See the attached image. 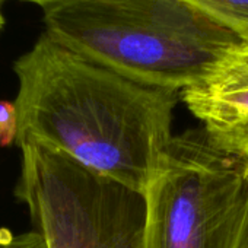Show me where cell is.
Listing matches in <instances>:
<instances>
[{"instance_id": "obj_1", "label": "cell", "mask_w": 248, "mask_h": 248, "mask_svg": "<svg viewBox=\"0 0 248 248\" xmlns=\"http://www.w3.org/2000/svg\"><path fill=\"white\" fill-rule=\"evenodd\" d=\"M16 146L37 143L145 193L172 140L181 92L124 78L43 32L14 63Z\"/></svg>"}, {"instance_id": "obj_2", "label": "cell", "mask_w": 248, "mask_h": 248, "mask_svg": "<svg viewBox=\"0 0 248 248\" xmlns=\"http://www.w3.org/2000/svg\"><path fill=\"white\" fill-rule=\"evenodd\" d=\"M46 34L135 82L184 89L244 38L188 0H60L43 9Z\"/></svg>"}, {"instance_id": "obj_3", "label": "cell", "mask_w": 248, "mask_h": 248, "mask_svg": "<svg viewBox=\"0 0 248 248\" xmlns=\"http://www.w3.org/2000/svg\"><path fill=\"white\" fill-rule=\"evenodd\" d=\"M143 199L140 248H248V162L204 127L174 135Z\"/></svg>"}, {"instance_id": "obj_4", "label": "cell", "mask_w": 248, "mask_h": 248, "mask_svg": "<svg viewBox=\"0 0 248 248\" xmlns=\"http://www.w3.org/2000/svg\"><path fill=\"white\" fill-rule=\"evenodd\" d=\"M19 148L15 197L47 248H140L143 194L57 151L37 143Z\"/></svg>"}, {"instance_id": "obj_5", "label": "cell", "mask_w": 248, "mask_h": 248, "mask_svg": "<svg viewBox=\"0 0 248 248\" xmlns=\"http://www.w3.org/2000/svg\"><path fill=\"white\" fill-rule=\"evenodd\" d=\"M209 132L248 126V40L231 50L200 82L181 92Z\"/></svg>"}, {"instance_id": "obj_6", "label": "cell", "mask_w": 248, "mask_h": 248, "mask_svg": "<svg viewBox=\"0 0 248 248\" xmlns=\"http://www.w3.org/2000/svg\"><path fill=\"white\" fill-rule=\"evenodd\" d=\"M222 25L248 40V0H188Z\"/></svg>"}, {"instance_id": "obj_7", "label": "cell", "mask_w": 248, "mask_h": 248, "mask_svg": "<svg viewBox=\"0 0 248 248\" xmlns=\"http://www.w3.org/2000/svg\"><path fill=\"white\" fill-rule=\"evenodd\" d=\"M18 138V111L15 102L0 101V146L16 145Z\"/></svg>"}, {"instance_id": "obj_8", "label": "cell", "mask_w": 248, "mask_h": 248, "mask_svg": "<svg viewBox=\"0 0 248 248\" xmlns=\"http://www.w3.org/2000/svg\"><path fill=\"white\" fill-rule=\"evenodd\" d=\"M0 248H47L43 236L35 231L15 233L11 229H0Z\"/></svg>"}, {"instance_id": "obj_9", "label": "cell", "mask_w": 248, "mask_h": 248, "mask_svg": "<svg viewBox=\"0 0 248 248\" xmlns=\"http://www.w3.org/2000/svg\"><path fill=\"white\" fill-rule=\"evenodd\" d=\"M207 130V129H206ZM220 143L239 154L248 162V126H241L223 132H210Z\"/></svg>"}, {"instance_id": "obj_10", "label": "cell", "mask_w": 248, "mask_h": 248, "mask_svg": "<svg viewBox=\"0 0 248 248\" xmlns=\"http://www.w3.org/2000/svg\"><path fill=\"white\" fill-rule=\"evenodd\" d=\"M0 2H2V0H0ZM21 2L34 3V5H38V6H41L43 9H46V8H48V6H51V5L60 2V0H21Z\"/></svg>"}, {"instance_id": "obj_11", "label": "cell", "mask_w": 248, "mask_h": 248, "mask_svg": "<svg viewBox=\"0 0 248 248\" xmlns=\"http://www.w3.org/2000/svg\"><path fill=\"white\" fill-rule=\"evenodd\" d=\"M3 25H5V18H3V15H2V11H0V31H2Z\"/></svg>"}]
</instances>
